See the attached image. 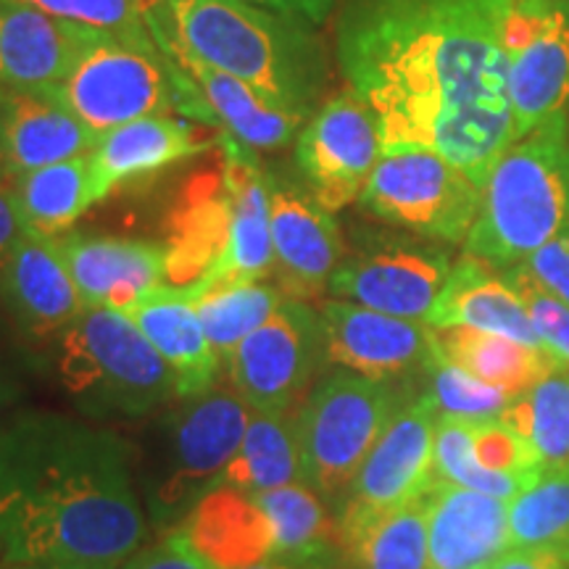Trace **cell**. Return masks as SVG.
<instances>
[{"label": "cell", "mask_w": 569, "mask_h": 569, "mask_svg": "<svg viewBox=\"0 0 569 569\" xmlns=\"http://www.w3.org/2000/svg\"><path fill=\"white\" fill-rule=\"evenodd\" d=\"M511 0H348L338 61L382 153L427 148L486 184L515 142L503 19Z\"/></svg>", "instance_id": "cell-1"}, {"label": "cell", "mask_w": 569, "mask_h": 569, "mask_svg": "<svg viewBox=\"0 0 569 569\" xmlns=\"http://www.w3.org/2000/svg\"><path fill=\"white\" fill-rule=\"evenodd\" d=\"M146 538L132 451L117 432L53 411L0 427V561L117 569Z\"/></svg>", "instance_id": "cell-2"}, {"label": "cell", "mask_w": 569, "mask_h": 569, "mask_svg": "<svg viewBox=\"0 0 569 569\" xmlns=\"http://www.w3.org/2000/svg\"><path fill=\"white\" fill-rule=\"evenodd\" d=\"M167 284L261 282L272 274L267 174L222 134L209 167L180 184L167 219Z\"/></svg>", "instance_id": "cell-3"}, {"label": "cell", "mask_w": 569, "mask_h": 569, "mask_svg": "<svg viewBox=\"0 0 569 569\" xmlns=\"http://www.w3.org/2000/svg\"><path fill=\"white\" fill-rule=\"evenodd\" d=\"M153 24L211 67L251 84L267 101L309 117L327 82L311 24L240 0H161Z\"/></svg>", "instance_id": "cell-4"}, {"label": "cell", "mask_w": 569, "mask_h": 569, "mask_svg": "<svg viewBox=\"0 0 569 569\" xmlns=\"http://www.w3.org/2000/svg\"><path fill=\"white\" fill-rule=\"evenodd\" d=\"M567 227L569 124L559 113L511 142L493 163L465 248L493 269H511Z\"/></svg>", "instance_id": "cell-5"}, {"label": "cell", "mask_w": 569, "mask_h": 569, "mask_svg": "<svg viewBox=\"0 0 569 569\" xmlns=\"http://www.w3.org/2000/svg\"><path fill=\"white\" fill-rule=\"evenodd\" d=\"M46 92L98 138L134 119L172 111L217 124L188 77L161 51L159 40L134 42L92 30L69 74Z\"/></svg>", "instance_id": "cell-6"}, {"label": "cell", "mask_w": 569, "mask_h": 569, "mask_svg": "<svg viewBox=\"0 0 569 569\" xmlns=\"http://www.w3.org/2000/svg\"><path fill=\"white\" fill-rule=\"evenodd\" d=\"M251 422L238 393H206L156 419L142 457V496L156 530L172 532L222 478Z\"/></svg>", "instance_id": "cell-7"}, {"label": "cell", "mask_w": 569, "mask_h": 569, "mask_svg": "<svg viewBox=\"0 0 569 569\" xmlns=\"http://www.w3.org/2000/svg\"><path fill=\"white\" fill-rule=\"evenodd\" d=\"M63 388L88 417L140 419L177 396L174 375L122 311L84 309L59 338Z\"/></svg>", "instance_id": "cell-8"}, {"label": "cell", "mask_w": 569, "mask_h": 569, "mask_svg": "<svg viewBox=\"0 0 569 569\" xmlns=\"http://www.w3.org/2000/svg\"><path fill=\"white\" fill-rule=\"evenodd\" d=\"M398 409L390 382L367 380L348 369L322 377L296 411L306 486L325 503L343 507L353 478Z\"/></svg>", "instance_id": "cell-9"}, {"label": "cell", "mask_w": 569, "mask_h": 569, "mask_svg": "<svg viewBox=\"0 0 569 569\" xmlns=\"http://www.w3.org/2000/svg\"><path fill=\"white\" fill-rule=\"evenodd\" d=\"M480 201V184L427 148L382 153L359 196L372 217L443 243L467 240Z\"/></svg>", "instance_id": "cell-10"}, {"label": "cell", "mask_w": 569, "mask_h": 569, "mask_svg": "<svg viewBox=\"0 0 569 569\" xmlns=\"http://www.w3.org/2000/svg\"><path fill=\"white\" fill-rule=\"evenodd\" d=\"M224 365L234 393L253 415H296L327 365L319 311L288 298Z\"/></svg>", "instance_id": "cell-11"}, {"label": "cell", "mask_w": 569, "mask_h": 569, "mask_svg": "<svg viewBox=\"0 0 569 569\" xmlns=\"http://www.w3.org/2000/svg\"><path fill=\"white\" fill-rule=\"evenodd\" d=\"M438 407L430 393L403 403L377 440L338 509V538L343 540L372 519L417 501L436 488Z\"/></svg>", "instance_id": "cell-12"}, {"label": "cell", "mask_w": 569, "mask_h": 569, "mask_svg": "<svg viewBox=\"0 0 569 569\" xmlns=\"http://www.w3.org/2000/svg\"><path fill=\"white\" fill-rule=\"evenodd\" d=\"M503 51L517 142L569 103V0H511Z\"/></svg>", "instance_id": "cell-13"}, {"label": "cell", "mask_w": 569, "mask_h": 569, "mask_svg": "<svg viewBox=\"0 0 569 569\" xmlns=\"http://www.w3.org/2000/svg\"><path fill=\"white\" fill-rule=\"evenodd\" d=\"M451 259L436 246L396 234H367L343 256L330 288L332 296L401 319H427L451 274Z\"/></svg>", "instance_id": "cell-14"}, {"label": "cell", "mask_w": 569, "mask_h": 569, "mask_svg": "<svg viewBox=\"0 0 569 569\" xmlns=\"http://www.w3.org/2000/svg\"><path fill=\"white\" fill-rule=\"evenodd\" d=\"M380 156L377 117L353 88L332 96L296 142V163L309 193L330 213L359 201Z\"/></svg>", "instance_id": "cell-15"}, {"label": "cell", "mask_w": 569, "mask_h": 569, "mask_svg": "<svg viewBox=\"0 0 569 569\" xmlns=\"http://www.w3.org/2000/svg\"><path fill=\"white\" fill-rule=\"evenodd\" d=\"M269 232H272L274 288L303 301L322 293L343 261L346 246L332 213L309 190L267 174Z\"/></svg>", "instance_id": "cell-16"}, {"label": "cell", "mask_w": 569, "mask_h": 569, "mask_svg": "<svg viewBox=\"0 0 569 569\" xmlns=\"http://www.w3.org/2000/svg\"><path fill=\"white\" fill-rule=\"evenodd\" d=\"M319 322L327 365L367 380L393 382L430 361V325L417 319L390 317L351 301H322Z\"/></svg>", "instance_id": "cell-17"}, {"label": "cell", "mask_w": 569, "mask_h": 569, "mask_svg": "<svg viewBox=\"0 0 569 569\" xmlns=\"http://www.w3.org/2000/svg\"><path fill=\"white\" fill-rule=\"evenodd\" d=\"M0 301L27 340L61 338L84 311L53 240L27 232L0 261Z\"/></svg>", "instance_id": "cell-18"}, {"label": "cell", "mask_w": 569, "mask_h": 569, "mask_svg": "<svg viewBox=\"0 0 569 569\" xmlns=\"http://www.w3.org/2000/svg\"><path fill=\"white\" fill-rule=\"evenodd\" d=\"M84 309L124 311L167 284V248L148 240L67 232L53 240Z\"/></svg>", "instance_id": "cell-19"}, {"label": "cell", "mask_w": 569, "mask_h": 569, "mask_svg": "<svg viewBox=\"0 0 569 569\" xmlns=\"http://www.w3.org/2000/svg\"><path fill=\"white\" fill-rule=\"evenodd\" d=\"M98 134L46 90H0V182L84 156Z\"/></svg>", "instance_id": "cell-20"}, {"label": "cell", "mask_w": 569, "mask_h": 569, "mask_svg": "<svg viewBox=\"0 0 569 569\" xmlns=\"http://www.w3.org/2000/svg\"><path fill=\"white\" fill-rule=\"evenodd\" d=\"M430 569H490L511 551L509 501L436 482L427 509Z\"/></svg>", "instance_id": "cell-21"}, {"label": "cell", "mask_w": 569, "mask_h": 569, "mask_svg": "<svg viewBox=\"0 0 569 569\" xmlns=\"http://www.w3.org/2000/svg\"><path fill=\"white\" fill-rule=\"evenodd\" d=\"M148 24H151L153 38L159 40L167 59L188 77L196 92H201V101H206V109L213 113L217 124L227 127V132L238 142H243L246 148L274 151V148L288 146L296 138V132L301 130V124L309 122L306 113L280 109V106L267 101L259 90H253L251 84L196 59L193 53L184 51L174 40H169L153 24L151 17H148Z\"/></svg>", "instance_id": "cell-22"}, {"label": "cell", "mask_w": 569, "mask_h": 569, "mask_svg": "<svg viewBox=\"0 0 569 569\" xmlns=\"http://www.w3.org/2000/svg\"><path fill=\"white\" fill-rule=\"evenodd\" d=\"M90 32L21 0H0V90L56 88Z\"/></svg>", "instance_id": "cell-23"}, {"label": "cell", "mask_w": 569, "mask_h": 569, "mask_svg": "<svg viewBox=\"0 0 569 569\" xmlns=\"http://www.w3.org/2000/svg\"><path fill=\"white\" fill-rule=\"evenodd\" d=\"M184 543L211 569H246L274 557V530L253 493L213 486L177 525Z\"/></svg>", "instance_id": "cell-24"}, {"label": "cell", "mask_w": 569, "mask_h": 569, "mask_svg": "<svg viewBox=\"0 0 569 569\" xmlns=\"http://www.w3.org/2000/svg\"><path fill=\"white\" fill-rule=\"evenodd\" d=\"M211 146L188 122L159 113L103 132L90 151V174L96 198L130 188L161 169L203 153Z\"/></svg>", "instance_id": "cell-25"}, {"label": "cell", "mask_w": 569, "mask_h": 569, "mask_svg": "<svg viewBox=\"0 0 569 569\" xmlns=\"http://www.w3.org/2000/svg\"><path fill=\"white\" fill-rule=\"evenodd\" d=\"M122 315L138 325V330L151 340V346L172 369L177 398L211 393L222 361L206 338L188 288L163 284L138 303L127 306Z\"/></svg>", "instance_id": "cell-26"}, {"label": "cell", "mask_w": 569, "mask_h": 569, "mask_svg": "<svg viewBox=\"0 0 569 569\" xmlns=\"http://www.w3.org/2000/svg\"><path fill=\"white\" fill-rule=\"evenodd\" d=\"M430 327H475L515 338L532 348H546L532 327L530 311L507 277H498L486 261L465 253L451 269L430 317Z\"/></svg>", "instance_id": "cell-27"}, {"label": "cell", "mask_w": 569, "mask_h": 569, "mask_svg": "<svg viewBox=\"0 0 569 569\" xmlns=\"http://www.w3.org/2000/svg\"><path fill=\"white\" fill-rule=\"evenodd\" d=\"M430 340L432 353L448 365L465 369L511 398L525 396L540 380L567 367L549 348H532L475 327H430Z\"/></svg>", "instance_id": "cell-28"}, {"label": "cell", "mask_w": 569, "mask_h": 569, "mask_svg": "<svg viewBox=\"0 0 569 569\" xmlns=\"http://www.w3.org/2000/svg\"><path fill=\"white\" fill-rule=\"evenodd\" d=\"M9 190L24 232L42 240L67 234L69 227L98 201L92 190L90 153L21 174Z\"/></svg>", "instance_id": "cell-29"}, {"label": "cell", "mask_w": 569, "mask_h": 569, "mask_svg": "<svg viewBox=\"0 0 569 569\" xmlns=\"http://www.w3.org/2000/svg\"><path fill=\"white\" fill-rule=\"evenodd\" d=\"M290 482H303L301 448H298L296 415H251L248 430L217 486L264 493Z\"/></svg>", "instance_id": "cell-30"}, {"label": "cell", "mask_w": 569, "mask_h": 569, "mask_svg": "<svg viewBox=\"0 0 569 569\" xmlns=\"http://www.w3.org/2000/svg\"><path fill=\"white\" fill-rule=\"evenodd\" d=\"M190 301L219 361H227L251 332L280 309L284 298L264 282L190 284Z\"/></svg>", "instance_id": "cell-31"}, {"label": "cell", "mask_w": 569, "mask_h": 569, "mask_svg": "<svg viewBox=\"0 0 569 569\" xmlns=\"http://www.w3.org/2000/svg\"><path fill=\"white\" fill-rule=\"evenodd\" d=\"M274 530V557L282 561H330L340 546L338 522L327 515V503L306 482L253 493Z\"/></svg>", "instance_id": "cell-32"}, {"label": "cell", "mask_w": 569, "mask_h": 569, "mask_svg": "<svg viewBox=\"0 0 569 569\" xmlns=\"http://www.w3.org/2000/svg\"><path fill=\"white\" fill-rule=\"evenodd\" d=\"M430 493L372 519L353 536L340 540L351 569H430L427 549Z\"/></svg>", "instance_id": "cell-33"}, {"label": "cell", "mask_w": 569, "mask_h": 569, "mask_svg": "<svg viewBox=\"0 0 569 569\" xmlns=\"http://www.w3.org/2000/svg\"><path fill=\"white\" fill-rule=\"evenodd\" d=\"M536 451L543 472H569V372L567 367L515 398L498 415Z\"/></svg>", "instance_id": "cell-34"}, {"label": "cell", "mask_w": 569, "mask_h": 569, "mask_svg": "<svg viewBox=\"0 0 569 569\" xmlns=\"http://www.w3.org/2000/svg\"><path fill=\"white\" fill-rule=\"evenodd\" d=\"M511 549H569V472H540L509 501Z\"/></svg>", "instance_id": "cell-35"}, {"label": "cell", "mask_w": 569, "mask_h": 569, "mask_svg": "<svg viewBox=\"0 0 569 569\" xmlns=\"http://www.w3.org/2000/svg\"><path fill=\"white\" fill-rule=\"evenodd\" d=\"M432 469H436L438 482L478 490V493L503 498V501H511L519 490L528 488L522 480L511 478V475L490 472V469L482 467L475 459L472 422L451 415H438Z\"/></svg>", "instance_id": "cell-36"}, {"label": "cell", "mask_w": 569, "mask_h": 569, "mask_svg": "<svg viewBox=\"0 0 569 569\" xmlns=\"http://www.w3.org/2000/svg\"><path fill=\"white\" fill-rule=\"evenodd\" d=\"M48 17L117 34L134 42H153L148 17L161 0H21Z\"/></svg>", "instance_id": "cell-37"}, {"label": "cell", "mask_w": 569, "mask_h": 569, "mask_svg": "<svg viewBox=\"0 0 569 569\" xmlns=\"http://www.w3.org/2000/svg\"><path fill=\"white\" fill-rule=\"evenodd\" d=\"M425 372L430 377V390L440 415H451L459 419H469V422H478V419L498 417L503 409L509 407L515 398L493 386H486L478 377L467 375L465 369L448 365L446 359L430 353V361L425 365Z\"/></svg>", "instance_id": "cell-38"}, {"label": "cell", "mask_w": 569, "mask_h": 569, "mask_svg": "<svg viewBox=\"0 0 569 569\" xmlns=\"http://www.w3.org/2000/svg\"><path fill=\"white\" fill-rule=\"evenodd\" d=\"M472 448L475 459L482 467L490 472L511 475V478L522 480L525 486H530L543 472L532 446L519 432L511 430L501 417L472 422Z\"/></svg>", "instance_id": "cell-39"}, {"label": "cell", "mask_w": 569, "mask_h": 569, "mask_svg": "<svg viewBox=\"0 0 569 569\" xmlns=\"http://www.w3.org/2000/svg\"><path fill=\"white\" fill-rule=\"evenodd\" d=\"M503 277L528 306L532 327H536L543 346L569 365V303L549 293L525 264L511 267Z\"/></svg>", "instance_id": "cell-40"}, {"label": "cell", "mask_w": 569, "mask_h": 569, "mask_svg": "<svg viewBox=\"0 0 569 569\" xmlns=\"http://www.w3.org/2000/svg\"><path fill=\"white\" fill-rule=\"evenodd\" d=\"M530 274L543 284L549 293L569 303V227L561 230L557 238L540 246L536 253L525 261Z\"/></svg>", "instance_id": "cell-41"}, {"label": "cell", "mask_w": 569, "mask_h": 569, "mask_svg": "<svg viewBox=\"0 0 569 569\" xmlns=\"http://www.w3.org/2000/svg\"><path fill=\"white\" fill-rule=\"evenodd\" d=\"M122 569H211L198 553L184 543L180 532H167L151 549L132 553Z\"/></svg>", "instance_id": "cell-42"}, {"label": "cell", "mask_w": 569, "mask_h": 569, "mask_svg": "<svg viewBox=\"0 0 569 569\" xmlns=\"http://www.w3.org/2000/svg\"><path fill=\"white\" fill-rule=\"evenodd\" d=\"M240 3L259 6V9L282 13V17L301 19L306 24H322L336 9V0H240Z\"/></svg>", "instance_id": "cell-43"}, {"label": "cell", "mask_w": 569, "mask_h": 569, "mask_svg": "<svg viewBox=\"0 0 569 569\" xmlns=\"http://www.w3.org/2000/svg\"><path fill=\"white\" fill-rule=\"evenodd\" d=\"M490 569H569V549L561 551H522L511 549Z\"/></svg>", "instance_id": "cell-44"}, {"label": "cell", "mask_w": 569, "mask_h": 569, "mask_svg": "<svg viewBox=\"0 0 569 569\" xmlns=\"http://www.w3.org/2000/svg\"><path fill=\"white\" fill-rule=\"evenodd\" d=\"M21 234H24V227H21L17 203H13L9 184L0 182V261L6 259V253L11 251V246Z\"/></svg>", "instance_id": "cell-45"}, {"label": "cell", "mask_w": 569, "mask_h": 569, "mask_svg": "<svg viewBox=\"0 0 569 569\" xmlns=\"http://www.w3.org/2000/svg\"><path fill=\"white\" fill-rule=\"evenodd\" d=\"M19 398V380L13 377L9 361L3 359V351H0V427H3L9 419H6V411H9Z\"/></svg>", "instance_id": "cell-46"}, {"label": "cell", "mask_w": 569, "mask_h": 569, "mask_svg": "<svg viewBox=\"0 0 569 569\" xmlns=\"http://www.w3.org/2000/svg\"><path fill=\"white\" fill-rule=\"evenodd\" d=\"M330 561H282V559H269L261 565L246 567V569H327Z\"/></svg>", "instance_id": "cell-47"}, {"label": "cell", "mask_w": 569, "mask_h": 569, "mask_svg": "<svg viewBox=\"0 0 569 569\" xmlns=\"http://www.w3.org/2000/svg\"><path fill=\"white\" fill-rule=\"evenodd\" d=\"M0 569H101V567H84V565H3Z\"/></svg>", "instance_id": "cell-48"}]
</instances>
